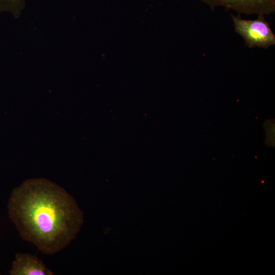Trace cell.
Here are the masks:
<instances>
[{"label": "cell", "instance_id": "1", "mask_svg": "<svg viewBox=\"0 0 275 275\" xmlns=\"http://www.w3.org/2000/svg\"><path fill=\"white\" fill-rule=\"evenodd\" d=\"M8 209L22 239L47 255L68 245L84 221L82 212L73 197L44 178L28 179L14 188Z\"/></svg>", "mask_w": 275, "mask_h": 275}, {"label": "cell", "instance_id": "2", "mask_svg": "<svg viewBox=\"0 0 275 275\" xmlns=\"http://www.w3.org/2000/svg\"><path fill=\"white\" fill-rule=\"evenodd\" d=\"M235 31L243 39L249 48L266 49L275 44V35L264 15H258L253 20L242 18L239 15H231Z\"/></svg>", "mask_w": 275, "mask_h": 275}, {"label": "cell", "instance_id": "3", "mask_svg": "<svg viewBox=\"0 0 275 275\" xmlns=\"http://www.w3.org/2000/svg\"><path fill=\"white\" fill-rule=\"evenodd\" d=\"M214 9L223 7L246 15H269L275 11V0H200Z\"/></svg>", "mask_w": 275, "mask_h": 275}, {"label": "cell", "instance_id": "4", "mask_svg": "<svg viewBox=\"0 0 275 275\" xmlns=\"http://www.w3.org/2000/svg\"><path fill=\"white\" fill-rule=\"evenodd\" d=\"M11 275H52L53 272L36 256L17 253L13 261Z\"/></svg>", "mask_w": 275, "mask_h": 275}, {"label": "cell", "instance_id": "5", "mask_svg": "<svg viewBox=\"0 0 275 275\" xmlns=\"http://www.w3.org/2000/svg\"><path fill=\"white\" fill-rule=\"evenodd\" d=\"M7 1V0H0V4L4 2H5V1Z\"/></svg>", "mask_w": 275, "mask_h": 275}]
</instances>
